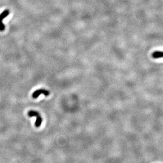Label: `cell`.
Listing matches in <instances>:
<instances>
[{
  "label": "cell",
  "instance_id": "cell-1",
  "mask_svg": "<svg viewBox=\"0 0 163 163\" xmlns=\"http://www.w3.org/2000/svg\"><path fill=\"white\" fill-rule=\"evenodd\" d=\"M28 116L30 117H36L37 118V120H36L35 122V126L36 127H39L40 126L42 123V119L39 112L36 111L30 110L28 112Z\"/></svg>",
  "mask_w": 163,
  "mask_h": 163
},
{
  "label": "cell",
  "instance_id": "cell-2",
  "mask_svg": "<svg viewBox=\"0 0 163 163\" xmlns=\"http://www.w3.org/2000/svg\"><path fill=\"white\" fill-rule=\"evenodd\" d=\"M10 13V11L8 10H5L0 14V31H3L5 29V26L3 23V20Z\"/></svg>",
  "mask_w": 163,
  "mask_h": 163
},
{
  "label": "cell",
  "instance_id": "cell-3",
  "mask_svg": "<svg viewBox=\"0 0 163 163\" xmlns=\"http://www.w3.org/2000/svg\"><path fill=\"white\" fill-rule=\"evenodd\" d=\"M41 94L45 95L46 96H47L49 95L50 93L48 90H47L46 89H40L39 90H36V91L33 92V93L32 94L33 98H35V99L37 98Z\"/></svg>",
  "mask_w": 163,
  "mask_h": 163
},
{
  "label": "cell",
  "instance_id": "cell-4",
  "mask_svg": "<svg viewBox=\"0 0 163 163\" xmlns=\"http://www.w3.org/2000/svg\"><path fill=\"white\" fill-rule=\"evenodd\" d=\"M151 57L154 59H159L163 58V51H155L151 54Z\"/></svg>",
  "mask_w": 163,
  "mask_h": 163
}]
</instances>
